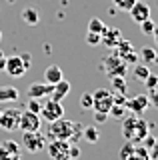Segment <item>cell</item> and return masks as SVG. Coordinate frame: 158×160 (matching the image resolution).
I'll use <instances>...</instances> for the list:
<instances>
[{
  "mask_svg": "<svg viewBox=\"0 0 158 160\" xmlns=\"http://www.w3.org/2000/svg\"><path fill=\"white\" fill-rule=\"evenodd\" d=\"M80 106L84 108V110H90L92 108V94L90 92H84L80 96Z\"/></svg>",
  "mask_w": 158,
  "mask_h": 160,
  "instance_id": "obj_33",
  "label": "cell"
},
{
  "mask_svg": "<svg viewBox=\"0 0 158 160\" xmlns=\"http://www.w3.org/2000/svg\"><path fill=\"white\" fill-rule=\"evenodd\" d=\"M20 58H22V62L26 64V68H30V64H32V58H30V54H20Z\"/></svg>",
  "mask_w": 158,
  "mask_h": 160,
  "instance_id": "obj_40",
  "label": "cell"
},
{
  "mask_svg": "<svg viewBox=\"0 0 158 160\" xmlns=\"http://www.w3.org/2000/svg\"><path fill=\"white\" fill-rule=\"evenodd\" d=\"M136 120H138V114H134V112H130L128 116L124 114V118H122V136L126 140H130V142H132V134H134Z\"/></svg>",
  "mask_w": 158,
  "mask_h": 160,
  "instance_id": "obj_17",
  "label": "cell"
},
{
  "mask_svg": "<svg viewBox=\"0 0 158 160\" xmlns=\"http://www.w3.org/2000/svg\"><path fill=\"white\" fill-rule=\"evenodd\" d=\"M4 70H6L12 78H20V76L26 74L28 68H26V64L22 62L20 54H14V56H8L6 58V66H4Z\"/></svg>",
  "mask_w": 158,
  "mask_h": 160,
  "instance_id": "obj_11",
  "label": "cell"
},
{
  "mask_svg": "<svg viewBox=\"0 0 158 160\" xmlns=\"http://www.w3.org/2000/svg\"><path fill=\"white\" fill-rule=\"evenodd\" d=\"M114 54H118V56L124 60L126 64H136V62H138V54L134 52L132 44L128 42V40H124V38H122L120 42L114 46Z\"/></svg>",
  "mask_w": 158,
  "mask_h": 160,
  "instance_id": "obj_10",
  "label": "cell"
},
{
  "mask_svg": "<svg viewBox=\"0 0 158 160\" xmlns=\"http://www.w3.org/2000/svg\"><path fill=\"white\" fill-rule=\"evenodd\" d=\"M102 68H104V72H106L108 78H110V76H126V72H128V64L118 56V54H114V52H112L110 56L104 58Z\"/></svg>",
  "mask_w": 158,
  "mask_h": 160,
  "instance_id": "obj_2",
  "label": "cell"
},
{
  "mask_svg": "<svg viewBox=\"0 0 158 160\" xmlns=\"http://www.w3.org/2000/svg\"><path fill=\"white\" fill-rule=\"evenodd\" d=\"M82 138L94 144V142L100 140V130H98L96 126H84V130H82Z\"/></svg>",
  "mask_w": 158,
  "mask_h": 160,
  "instance_id": "obj_24",
  "label": "cell"
},
{
  "mask_svg": "<svg viewBox=\"0 0 158 160\" xmlns=\"http://www.w3.org/2000/svg\"><path fill=\"white\" fill-rule=\"evenodd\" d=\"M108 26L104 22H102L100 18H90V22H88V32H96V34H102Z\"/></svg>",
  "mask_w": 158,
  "mask_h": 160,
  "instance_id": "obj_26",
  "label": "cell"
},
{
  "mask_svg": "<svg viewBox=\"0 0 158 160\" xmlns=\"http://www.w3.org/2000/svg\"><path fill=\"white\" fill-rule=\"evenodd\" d=\"M138 58H140L142 64H146V66H150V64H158V52L154 48H150V46H142Z\"/></svg>",
  "mask_w": 158,
  "mask_h": 160,
  "instance_id": "obj_21",
  "label": "cell"
},
{
  "mask_svg": "<svg viewBox=\"0 0 158 160\" xmlns=\"http://www.w3.org/2000/svg\"><path fill=\"white\" fill-rule=\"evenodd\" d=\"M150 156L152 158L158 156V138H154V144H152V148H150Z\"/></svg>",
  "mask_w": 158,
  "mask_h": 160,
  "instance_id": "obj_39",
  "label": "cell"
},
{
  "mask_svg": "<svg viewBox=\"0 0 158 160\" xmlns=\"http://www.w3.org/2000/svg\"><path fill=\"white\" fill-rule=\"evenodd\" d=\"M0 160H22V148L16 140L0 142Z\"/></svg>",
  "mask_w": 158,
  "mask_h": 160,
  "instance_id": "obj_8",
  "label": "cell"
},
{
  "mask_svg": "<svg viewBox=\"0 0 158 160\" xmlns=\"http://www.w3.org/2000/svg\"><path fill=\"white\" fill-rule=\"evenodd\" d=\"M128 112L126 110V106L124 104H112L110 106V110H108V116H112V118H124V114Z\"/></svg>",
  "mask_w": 158,
  "mask_h": 160,
  "instance_id": "obj_28",
  "label": "cell"
},
{
  "mask_svg": "<svg viewBox=\"0 0 158 160\" xmlns=\"http://www.w3.org/2000/svg\"><path fill=\"white\" fill-rule=\"evenodd\" d=\"M144 84H146V88H158V76H156V74H148V76L144 78Z\"/></svg>",
  "mask_w": 158,
  "mask_h": 160,
  "instance_id": "obj_34",
  "label": "cell"
},
{
  "mask_svg": "<svg viewBox=\"0 0 158 160\" xmlns=\"http://www.w3.org/2000/svg\"><path fill=\"white\" fill-rule=\"evenodd\" d=\"M146 134H148V122H146L144 118L138 116L136 126H134V134H132V142H134V144H140L142 138H144Z\"/></svg>",
  "mask_w": 158,
  "mask_h": 160,
  "instance_id": "obj_20",
  "label": "cell"
},
{
  "mask_svg": "<svg viewBox=\"0 0 158 160\" xmlns=\"http://www.w3.org/2000/svg\"><path fill=\"white\" fill-rule=\"evenodd\" d=\"M20 108H6L2 110V116H0V128L6 130V132H14L20 126Z\"/></svg>",
  "mask_w": 158,
  "mask_h": 160,
  "instance_id": "obj_5",
  "label": "cell"
},
{
  "mask_svg": "<svg viewBox=\"0 0 158 160\" xmlns=\"http://www.w3.org/2000/svg\"><path fill=\"white\" fill-rule=\"evenodd\" d=\"M62 68L58 66V64H50L46 70H44V82L48 84H56L58 80H62Z\"/></svg>",
  "mask_w": 158,
  "mask_h": 160,
  "instance_id": "obj_19",
  "label": "cell"
},
{
  "mask_svg": "<svg viewBox=\"0 0 158 160\" xmlns=\"http://www.w3.org/2000/svg\"><path fill=\"white\" fill-rule=\"evenodd\" d=\"M156 160H158V156H156Z\"/></svg>",
  "mask_w": 158,
  "mask_h": 160,
  "instance_id": "obj_46",
  "label": "cell"
},
{
  "mask_svg": "<svg viewBox=\"0 0 158 160\" xmlns=\"http://www.w3.org/2000/svg\"><path fill=\"white\" fill-rule=\"evenodd\" d=\"M0 40H2V32H0Z\"/></svg>",
  "mask_w": 158,
  "mask_h": 160,
  "instance_id": "obj_43",
  "label": "cell"
},
{
  "mask_svg": "<svg viewBox=\"0 0 158 160\" xmlns=\"http://www.w3.org/2000/svg\"><path fill=\"white\" fill-rule=\"evenodd\" d=\"M152 38H154V42H156V46H158V26L154 28V32H152Z\"/></svg>",
  "mask_w": 158,
  "mask_h": 160,
  "instance_id": "obj_42",
  "label": "cell"
},
{
  "mask_svg": "<svg viewBox=\"0 0 158 160\" xmlns=\"http://www.w3.org/2000/svg\"><path fill=\"white\" fill-rule=\"evenodd\" d=\"M44 148L48 150V156H50L52 160H66V158H70L68 156V148H70V142H68V140H50V142H46Z\"/></svg>",
  "mask_w": 158,
  "mask_h": 160,
  "instance_id": "obj_7",
  "label": "cell"
},
{
  "mask_svg": "<svg viewBox=\"0 0 158 160\" xmlns=\"http://www.w3.org/2000/svg\"><path fill=\"white\" fill-rule=\"evenodd\" d=\"M86 44H90V46H96V44H100V34L96 32H86Z\"/></svg>",
  "mask_w": 158,
  "mask_h": 160,
  "instance_id": "obj_35",
  "label": "cell"
},
{
  "mask_svg": "<svg viewBox=\"0 0 158 160\" xmlns=\"http://www.w3.org/2000/svg\"><path fill=\"white\" fill-rule=\"evenodd\" d=\"M106 118H108L106 112H96V110H94V122H96V124H104Z\"/></svg>",
  "mask_w": 158,
  "mask_h": 160,
  "instance_id": "obj_38",
  "label": "cell"
},
{
  "mask_svg": "<svg viewBox=\"0 0 158 160\" xmlns=\"http://www.w3.org/2000/svg\"><path fill=\"white\" fill-rule=\"evenodd\" d=\"M110 92L112 94H126L128 92L124 76H110Z\"/></svg>",
  "mask_w": 158,
  "mask_h": 160,
  "instance_id": "obj_23",
  "label": "cell"
},
{
  "mask_svg": "<svg viewBox=\"0 0 158 160\" xmlns=\"http://www.w3.org/2000/svg\"><path fill=\"white\" fill-rule=\"evenodd\" d=\"M68 92H70V82L62 78V80H58L56 84H52V92H50L48 98L56 100V102H62V100L68 96Z\"/></svg>",
  "mask_w": 158,
  "mask_h": 160,
  "instance_id": "obj_15",
  "label": "cell"
},
{
  "mask_svg": "<svg viewBox=\"0 0 158 160\" xmlns=\"http://www.w3.org/2000/svg\"><path fill=\"white\" fill-rule=\"evenodd\" d=\"M0 116H2V110H0Z\"/></svg>",
  "mask_w": 158,
  "mask_h": 160,
  "instance_id": "obj_44",
  "label": "cell"
},
{
  "mask_svg": "<svg viewBox=\"0 0 158 160\" xmlns=\"http://www.w3.org/2000/svg\"><path fill=\"white\" fill-rule=\"evenodd\" d=\"M132 74H134L136 80H140V82H144V78L150 74V66H146V64H134V68H132Z\"/></svg>",
  "mask_w": 158,
  "mask_h": 160,
  "instance_id": "obj_25",
  "label": "cell"
},
{
  "mask_svg": "<svg viewBox=\"0 0 158 160\" xmlns=\"http://www.w3.org/2000/svg\"><path fill=\"white\" fill-rule=\"evenodd\" d=\"M128 14H130L132 22L140 24L142 20L150 18V6H148V4L144 2V0H136V2H134V6H132L130 10H128Z\"/></svg>",
  "mask_w": 158,
  "mask_h": 160,
  "instance_id": "obj_13",
  "label": "cell"
},
{
  "mask_svg": "<svg viewBox=\"0 0 158 160\" xmlns=\"http://www.w3.org/2000/svg\"><path fill=\"white\" fill-rule=\"evenodd\" d=\"M120 40H122V32L118 28H106L104 32L100 34V42L104 44L106 48H114Z\"/></svg>",
  "mask_w": 158,
  "mask_h": 160,
  "instance_id": "obj_16",
  "label": "cell"
},
{
  "mask_svg": "<svg viewBox=\"0 0 158 160\" xmlns=\"http://www.w3.org/2000/svg\"><path fill=\"white\" fill-rule=\"evenodd\" d=\"M4 66H6V56H4V52L0 50V70H4Z\"/></svg>",
  "mask_w": 158,
  "mask_h": 160,
  "instance_id": "obj_41",
  "label": "cell"
},
{
  "mask_svg": "<svg viewBox=\"0 0 158 160\" xmlns=\"http://www.w3.org/2000/svg\"><path fill=\"white\" fill-rule=\"evenodd\" d=\"M20 18H22L24 24H28V26H36V24L40 22V12H38L34 6H26V8H22Z\"/></svg>",
  "mask_w": 158,
  "mask_h": 160,
  "instance_id": "obj_18",
  "label": "cell"
},
{
  "mask_svg": "<svg viewBox=\"0 0 158 160\" xmlns=\"http://www.w3.org/2000/svg\"><path fill=\"white\" fill-rule=\"evenodd\" d=\"M66 160H72V158H66Z\"/></svg>",
  "mask_w": 158,
  "mask_h": 160,
  "instance_id": "obj_45",
  "label": "cell"
},
{
  "mask_svg": "<svg viewBox=\"0 0 158 160\" xmlns=\"http://www.w3.org/2000/svg\"><path fill=\"white\" fill-rule=\"evenodd\" d=\"M40 108H42V100L40 98H30L26 104V110H30V112H36L40 114Z\"/></svg>",
  "mask_w": 158,
  "mask_h": 160,
  "instance_id": "obj_30",
  "label": "cell"
},
{
  "mask_svg": "<svg viewBox=\"0 0 158 160\" xmlns=\"http://www.w3.org/2000/svg\"><path fill=\"white\" fill-rule=\"evenodd\" d=\"M48 138L50 140H68L70 142L72 134H74V120H66V118H58L48 122Z\"/></svg>",
  "mask_w": 158,
  "mask_h": 160,
  "instance_id": "obj_1",
  "label": "cell"
},
{
  "mask_svg": "<svg viewBox=\"0 0 158 160\" xmlns=\"http://www.w3.org/2000/svg\"><path fill=\"white\" fill-rule=\"evenodd\" d=\"M112 104H114L112 102V92L108 88H98L96 92H92V110L108 114Z\"/></svg>",
  "mask_w": 158,
  "mask_h": 160,
  "instance_id": "obj_4",
  "label": "cell"
},
{
  "mask_svg": "<svg viewBox=\"0 0 158 160\" xmlns=\"http://www.w3.org/2000/svg\"><path fill=\"white\" fill-rule=\"evenodd\" d=\"M50 92H52V84H48V82H34L28 86L26 90V94L30 98H48L50 96Z\"/></svg>",
  "mask_w": 158,
  "mask_h": 160,
  "instance_id": "obj_14",
  "label": "cell"
},
{
  "mask_svg": "<svg viewBox=\"0 0 158 160\" xmlns=\"http://www.w3.org/2000/svg\"><path fill=\"white\" fill-rule=\"evenodd\" d=\"M40 126H42L40 114L30 112V110H24L20 114V126H18V130H22V132H32V130H40Z\"/></svg>",
  "mask_w": 158,
  "mask_h": 160,
  "instance_id": "obj_9",
  "label": "cell"
},
{
  "mask_svg": "<svg viewBox=\"0 0 158 160\" xmlns=\"http://www.w3.org/2000/svg\"><path fill=\"white\" fill-rule=\"evenodd\" d=\"M112 2H114V6H116L118 10H124V12H128V10L134 6L136 0H112Z\"/></svg>",
  "mask_w": 158,
  "mask_h": 160,
  "instance_id": "obj_31",
  "label": "cell"
},
{
  "mask_svg": "<svg viewBox=\"0 0 158 160\" xmlns=\"http://www.w3.org/2000/svg\"><path fill=\"white\" fill-rule=\"evenodd\" d=\"M134 146H136V144L128 140V142L124 144V146H122V150H120V160H126L128 156H130V152H132V150H134Z\"/></svg>",
  "mask_w": 158,
  "mask_h": 160,
  "instance_id": "obj_32",
  "label": "cell"
},
{
  "mask_svg": "<svg viewBox=\"0 0 158 160\" xmlns=\"http://www.w3.org/2000/svg\"><path fill=\"white\" fill-rule=\"evenodd\" d=\"M48 138L44 136L40 130H32V132H22V146L28 152H40L46 146Z\"/></svg>",
  "mask_w": 158,
  "mask_h": 160,
  "instance_id": "obj_3",
  "label": "cell"
},
{
  "mask_svg": "<svg viewBox=\"0 0 158 160\" xmlns=\"http://www.w3.org/2000/svg\"><path fill=\"white\" fill-rule=\"evenodd\" d=\"M20 98V92L14 86H0V102H16Z\"/></svg>",
  "mask_w": 158,
  "mask_h": 160,
  "instance_id": "obj_22",
  "label": "cell"
},
{
  "mask_svg": "<svg viewBox=\"0 0 158 160\" xmlns=\"http://www.w3.org/2000/svg\"><path fill=\"white\" fill-rule=\"evenodd\" d=\"M148 104H150V102H148V94H136L134 98H126L124 106H126L128 112H134V114L140 116V114L146 110Z\"/></svg>",
  "mask_w": 158,
  "mask_h": 160,
  "instance_id": "obj_12",
  "label": "cell"
},
{
  "mask_svg": "<svg viewBox=\"0 0 158 160\" xmlns=\"http://www.w3.org/2000/svg\"><path fill=\"white\" fill-rule=\"evenodd\" d=\"M154 28H156V22L152 18H146V20H142V22H140V32L144 34V36H152Z\"/></svg>",
  "mask_w": 158,
  "mask_h": 160,
  "instance_id": "obj_29",
  "label": "cell"
},
{
  "mask_svg": "<svg viewBox=\"0 0 158 160\" xmlns=\"http://www.w3.org/2000/svg\"><path fill=\"white\" fill-rule=\"evenodd\" d=\"M64 116V106L62 102H56V100L48 98L46 102H42V108H40V118L46 120V122H52V120H58Z\"/></svg>",
  "mask_w": 158,
  "mask_h": 160,
  "instance_id": "obj_6",
  "label": "cell"
},
{
  "mask_svg": "<svg viewBox=\"0 0 158 160\" xmlns=\"http://www.w3.org/2000/svg\"><path fill=\"white\" fill-rule=\"evenodd\" d=\"M68 156H70L72 160H76L78 156H80V148H78V144H76V142L70 144V148H68Z\"/></svg>",
  "mask_w": 158,
  "mask_h": 160,
  "instance_id": "obj_37",
  "label": "cell"
},
{
  "mask_svg": "<svg viewBox=\"0 0 158 160\" xmlns=\"http://www.w3.org/2000/svg\"><path fill=\"white\" fill-rule=\"evenodd\" d=\"M148 150L144 146H134V150L130 152V156H128L126 160H148Z\"/></svg>",
  "mask_w": 158,
  "mask_h": 160,
  "instance_id": "obj_27",
  "label": "cell"
},
{
  "mask_svg": "<svg viewBox=\"0 0 158 160\" xmlns=\"http://www.w3.org/2000/svg\"><path fill=\"white\" fill-rule=\"evenodd\" d=\"M148 102H150L154 108H158V88L150 90V94H148Z\"/></svg>",
  "mask_w": 158,
  "mask_h": 160,
  "instance_id": "obj_36",
  "label": "cell"
}]
</instances>
